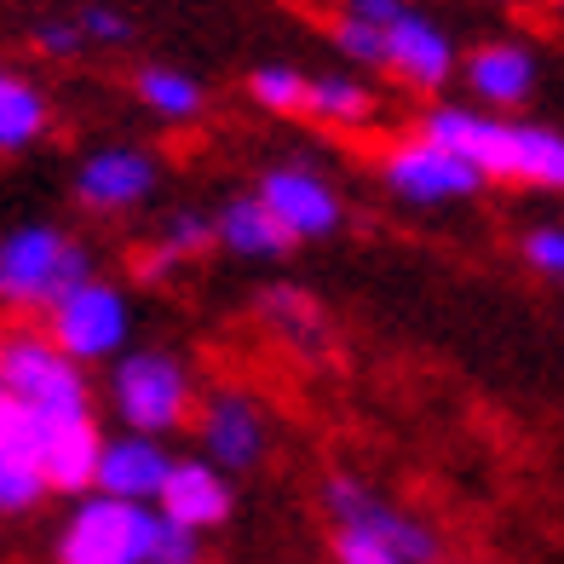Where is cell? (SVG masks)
<instances>
[{
    "mask_svg": "<svg viewBox=\"0 0 564 564\" xmlns=\"http://www.w3.org/2000/svg\"><path fill=\"white\" fill-rule=\"evenodd\" d=\"M421 133L460 150L473 167H484V178L564 191V139L553 133V127L484 116V110H467V105H438V110H426Z\"/></svg>",
    "mask_w": 564,
    "mask_h": 564,
    "instance_id": "obj_1",
    "label": "cell"
},
{
    "mask_svg": "<svg viewBox=\"0 0 564 564\" xmlns=\"http://www.w3.org/2000/svg\"><path fill=\"white\" fill-rule=\"evenodd\" d=\"M87 276L93 271H87L82 242L64 237L58 225H18L0 242V300L23 305V312H53Z\"/></svg>",
    "mask_w": 564,
    "mask_h": 564,
    "instance_id": "obj_2",
    "label": "cell"
},
{
    "mask_svg": "<svg viewBox=\"0 0 564 564\" xmlns=\"http://www.w3.org/2000/svg\"><path fill=\"white\" fill-rule=\"evenodd\" d=\"M156 542V512L144 501H116V496H87L69 512L58 535V564H150Z\"/></svg>",
    "mask_w": 564,
    "mask_h": 564,
    "instance_id": "obj_3",
    "label": "cell"
},
{
    "mask_svg": "<svg viewBox=\"0 0 564 564\" xmlns=\"http://www.w3.org/2000/svg\"><path fill=\"white\" fill-rule=\"evenodd\" d=\"M340 12L369 18L387 30V69L398 82L421 87V93H438L455 75V41L426 12L409 7V0H340Z\"/></svg>",
    "mask_w": 564,
    "mask_h": 564,
    "instance_id": "obj_4",
    "label": "cell"
},
{
    "mask_svg": "<svg viewBox=\"0 0 564 564\" xmlns=\"http://www.w3.org/2000/svg\"><path fill=\"white\" fill-rule=\"evenodd\" d=\"M0 398H18L23 409L58 421V415H87V380L82 364L58 340L18 335L0 351Z\"/></svg>",
    "mask_w": 564,
    "mask_h": 564,
    "instance_id": "obj_5",
    "label": "cell"
},
{
    "mask_svg": "<svg viewBox=\"0 0 564 564\" xmlns=\"http://www.w3.org/2000/svg\"><path fill=\"white\" fill-rule=\"evenodd\" d=\"M110 403L127 421V432H144V438L156 432L162 438L191 409V375L167 351H127L116 364V380H110Z\"/></svg>",
    "mask_w": 564,
    "mask_h": 564,
    "instance_id": "obj_6",
    "label": "cell"
},
{
    "mask_svg": "<svg viewBox=\"0 0 564 564\" xmlns=\"http://www.w3.org/2000/svg\"><path fill=\"white\" fill-rule=\"evenodd\" d=\"M380 173H387V191L415 202V208H444V202H467L478 196L484 185V167H473L460 150L438 144V139H403L387 150V162H380Z\"/></svg>",
    "mask_w": 564,
    "mask_h": 564,
    "instance_id": "obj_7",
    "label": "cell"
},
{
    "mask_svg": "<svg viewBox=\"0 0 564 564\" xmlns=\"http://www.w3.org/2000/svg\"><path fill=\"white\" fill-rule=\"evenodd\" d=\"M127 328H133V312H127V294H116L110 282H82L69 289L53 312H46V340H58L75 364H93V357L121 351Z\"/></svg>",
    "mask_w": 564,
    "mask_h": 564,
    "instance_id": "obj_8",
    "label": "cell"
},
{
    "mask_svg": "<svg viewBox=\"0 0 564 564\" xmlns=\"http://www.w3.org/2000/svg\"><path fill=\"white\" fill-rule=\"evenodd\" d=\"M46 415L23 409L18 398H0V507L7 512H30L53 484H46Z\"/></svg>",
    "mask_w": 564,
    "mask_h": 564,
    "instance_id": "obj_9",
    "label": "cell"
},
{
    "mask_svg": "<svg viewBox=\"0 0 564 564\" xmlns=\"http://www.w3.org/2000/svg\"><path fill=\"white\" fill-rule=\"evenodd\" d=\"M156 191V162L139 144H105L75 167V196L93 214H127Z\"/></svg>",
    "mask_w": 564,
    "mask_h": 564,
    "instance_id": "obj_10",
    "label": "cell"
},
{
    "mask_svg": "<svg viewBox=\"0 0 564 564\" xmlns=\"http://www.w3.org/2000/svg\"><path fill=\"white\" fill-rule=\"evenodd\" d=\"M328 512H335L340 524L375 530L380 542H392L403 564H432V558H438V535H432V530H421L415 519H403L398 507L375 501V496H369L357 478H335V484H328Z\"/></svg>",
    "mask_w": 564,
    "mask_h": 564,
    "instance_id": "obj_11",
    "label": "cell"
},
{
    "mask_svg": "<svg viewBox=\"0 0 564 564\" xmlns=\"http://www.w3.org/2000/svg\"><path fill=\"white\" fill-rule=\"evenodd\" d=\"M260 196L271 202V214L289 225L294 242L328 237L340 225V196L328 191V178H317L312 167H271L260 178Z\"/></svg>",
    "mask_w": 564,
    "mask_h": 564,
    "instance_id": "obj_12",
    "label": "cell"
},
{
    "mask_svg": "<svg viewBox=\"0 0 564 564\" xmlns=\"http://www.w3.org/2000/svg\"><path fill=\"white\" fill-rule=\"evenodd\" d=\"M167 478H173V460L162 455L156 438H144V432L110 438L105 460H98V490L116 496V501H162Z\"/></svg>",
    "mask_w": 564,
    "mask_h": 564,
    "instance_id": "obj_13",
    "label": "cell"
},
{
    "mask_svg": "<svg viewBox=\"0 0 564 564\" xmlns=\"http://www.w3.org/2000/svg\"><path fill=\"white\" fill-rule=\"evenodd\" d=\"M105 432L93 426V409L87 415H58L46 421V444H41V460H46V484L64 496L87 490L98 484V460H105Z\"/></svg>",
    "mask_w": 564,
    "mask_h": 564,
    "instance_id": "obj_14",
    "label": "cell"
},
{
    "mask_svg": "<svg viewBox=\"0 0 564 564\" xmlns=\"http://www.w3.org/2000/svg\"><path fill=\"white\" fill-rule=\"evenodd\" d=\"M202 449L219 473H242L265 449V421L248 398H214L202 409Z\"/></svg>",
    "mask_w": 564,
    "mask_h": 564,
    "instance_id": "obj_15",
    "label": "cell"
},
{
    "mask_svg": "<svg viewBox=\"0 0 564 564\" xmlns=\"http://www.w3.org/2000/svg\"><path fill=\"white\" fill-rule=\"evenodd\" d=\"M156 512H167L173 524H191V530H214L230 519V484L219 478L214 460H173V478H167Z\"/></svg>",
    "mask_w": 564,
    "mask_h": 564,
    "instance_id": "obj_16",
    "label": "cell"
},
{
    "mask_svg": "<svg viewBox=\"0 0 564 564\" xmlns=\"http://www.w3.org/2000/svg\"><path fill=\"white\" fill-rule=\"evenodd\" d=\"M467 87H473L478 105H496V110L524 105V98L535 93V53L519 46V41L478 46V53L467 58Z\"/></svg>",
    "mask_w": 564,
    "mask_h": 564,
    "instance_id": "obj_17",
    "label": "cell"
},
{
    "mask_svg": "<svg viewBox=\"0 0 564 564\" xmlns=\"http://www.w3.org/2000/svg\"><path fill=\"white\" fill-rule=\"evenodd\" d=\"M214 225H219V242L230 253H242V260H276V253L294 248L289 225L271 214V202L260 191H253V196H230Z\"/></svg>",
    "mask_w": 564,
    "mask_h": 564,
    "instance_id": "obj_18",
    "label": "cell"
},
{
    "mask_svg": "<svg viewBox=\"0 0 564 564\" xmlns=\"http://www.w3.org/2000/svg\"><path fill=\"white\" fill-rule=\"evenodd\" d=\"M46 121H53V110H46V93L30 75H18V69L0 75V150H12V156L30 150L46 133Z\"/></svg>",
    "mask_w": 564,
    "mask_h": 564,
    "instance_id": "obj_19",
    "label": "cell"
},
{
    "mask_svg": "<svg viewBox=\"0 0 564 564\" xmlns=\"http://www.w3.org/2000/svg\"><path fill=\"white\" fill-rule=\"evenodd\" d=\"M133 93H139V105L156 110L162 121L202 116V82H196V75H185V69H173V64H144Z\"/></svg>",
    "mask_w": 564,
    "mask_h": 564,
    "instance_id": "obj_20",
    "label": "cell"
},
{
    "mask_svg": "<svg viewBox=\"0 0 564 564\" xmlns=\"http://www.w3.org/2000/svg\"><path fill=\"white\" fill-rule=\"evenodd\" d=\"M305 116H312V121H328V127H357V121L375 116V93L357 82V75H312Z\"/></svg>",
    "mask_w": 564,
    "mask_h": 564,
    "instance_id": "obj_21",
    "label": "cell"
},
{
    "mask_svg": "<svg viewBox=\"0 0 564 564\" xmlns=\"http://www.w3.org/2000/svg\"><path fill=\"white\" fill-rule=\"evenodd\" d=\"M305 93H312V75H300L294 64H260L248 75V98L271 116H305Z\"/></svg>",
    "mask_w": 564,
    "mask_h": 564,
    "instance_id": "obj_22",
    "label": "cell"
},
{
    "mask_svg": "<svg viewBox=\"0 0 564 564\" xmlns=\"http://www.w3.org/2000/svg\"><path fill=\"white\" fill-rule=\"evenodd\" d=\"M75 23H82L87 46H127L133 41V18L110 0H87V7H75Z\"/></svg>",
    "mask_w": 564,
    "mask_h": 564,
    "instance_id": "obj_23",
    "label": "cell"
},
{
    "mask_svg": "<svg viewBox=\"0 0 564 564\" xmlns=\"http://www.w3.org/2000/svg\"><path fill=\"white\" fill-rule=\"evenodd\" d=\"M150 564H202V530L173 524L167 512H156V542H150Z\"/></svg>",
    "mask_w": 564,
    "mask_h": 564,
    "instance_id": "obj_24",
    "label": "cell"
},
{
    "mask_svg": "<svg viewBox=\"0 0 564 564\" xmlns=\"http://www.w3.org/2000/svg\"><path fill=\"white\" fill-rule=\"evenodd\" d=\"M335 558L340 564H403L392 542H380L375 530H357V524H340L335 530Z\"/></svg>",
    "mask_w": 564,
    "mask_h": 564,
    "instance_id": "obj_25",
    "label": "cell"
},
{
    "mask_svg": "<svg viewBox=\"0 0 564 564\" xmlns=\"http://www.w3.org/2000/svg\"><path fill=\"white\" fill-rule=\"evenodd\" d=\"M30 46L41 58H75L87 46V35H82V23H75V12H69V18H41L30 30Z\"/></svg>",
    "mask_w": 564,
    "mask_h": 564,
    "instance_id": "obj_26",
    "label": "cell"
},
{
    "mask_svg": "<svg viewBox=\"0 0 564 564\" xmlns=\"http://www.w3.org/2000/svg\"><path fill=\"white\" fill-rule=\"evenodd\" d=\"M208 237H219V225H214V219H202V214H173L167 230H162V248H173L178 260H185V253H196Z\"/></svg>",
    "mask_w": 564,
    "mask_h": 564,
    "instance_id": "obj_27",
    "label": "cell"
},
{
    "mask_svg": "<svg viewBox=\"0 0 564 564\" xmlns=\"http://www.w3.org/2000/svg\"><path fill=\"white\" fill-rule=\"evenodd\" d=\"M524 260L535 265V271H547V276H564V230H530L524 237Z\"/></svg>",
    "mask_w": 564,
    "mask_h": 564,
    "instance_id": "obj_28",
    "label": "cell"
},
{
    "mask_svg": "<svg viewBox=\"0 0 564 564\" xmlns=\"http://www.w3.org/2000/svg\"><path fill=\"white\" fill-rule=\"evenodd\" d=\"M265 312L289 328V335H317V317L305 312V300L294 294V289H271V300H265Z\"/></svg>",
    "mask_w": 564,
    "mask_h": 564,
    "instance_id": "obj_29",
    "label": "cell"
}]
</instances>
